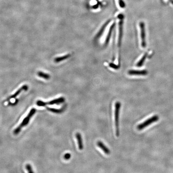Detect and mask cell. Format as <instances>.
Returning a JSON list of instances; mask_svg holds the SVG:
<instances>
[{
  "instance_id": "cell-1",
  "label": "cell",
  "mask_w": 173,
  "mask_h": 173,
  "mask_svg": "<svg viewBox=\"0 0 173 173\" xmlns=\"http://www.w3.org/2000/svg\"><path fill=\"white\" fill-rule=\"evenodd\" d=\"M36 111V110L35 108H32L31 109L27 117L24 119L21 123H20V125L14 130V134L17 135L18 133H19L22 127L27 125L29 123L31 118L35 113Z\"/></svg>"
},
{
  "instance_id": "cell-2",
  "label": "cell",
  "mask_w": 173,
  "mask_h": 173,
  "mask_svg": "<svg viewBox=\"0 0 173 173\" xmlns=\"http://www.w3.org/2000/svg\"><path fill=\"white\" fill-rule=\"evenodd\" d=\"M121 104L120 102L117 101L115 104V125L116 127V134L117 137L119 136V112Z\"/></svg>"
},
{
  "instance_id": "cell-3",
  "label": "cell",
  "mask_w": 173,
  "mask_h": 173,
  "mask_svg": "<svg viewBox=\"0 0 173 173\" xmlns=\"http://www.w3.org/2000/svg\"><path fill=\"white\" fill-rule=\"evenodd\" d=\"M65 101V99L63 97H61L59 98L55 99L49 102H44L41 100H38L37 102V105L39 107H45L47 105H53L54 104H59L63 103Z\"/></svg>"
},
{
  "instance_id": "cell-4",
  "label": "cell",
  "mask_w": 173,
  "mask_h": 173,
  "mask_svg": "<svg viewBox=\"0 0 173 173\" xmlns=\"http://www.w3.org/2000/svg\"><path fill=\"white\" fill-rule=\"evenodd\" d=\"M159 117L158 115H154L152 117H150L148 119L144 121L142 123L139 125L137 127V128L139 130H142L154 122L158 121V120H159Z\"/></svg>"
},
{
  "instance_id": "cell-5",
  "label": "cell",
  "mask_w": 173,
  "mask_h": 173,
  "mask_svg": "<svg viewBox=\"0 0 173 173\" xmlns=\"http://www.w3.org/2000/svg\"><path fill=\"white\" fill-rule=\"evenodd\" d=\"M118 18L119 19V34L118 38V46L120 47L121 45L122 40L123 30V19L124 16L122 14L118 15Z\"/></svg>"
},
{
  "instance_id": "cell-6",
  "label": "cell",
  "mask_w": 173,
  "mask_h": 173,
  "mask_svg": "<svg viewBox=\"0 0 173 173\" xmlns=\"http://www.w3.org/2000/svg\"><path fill=\"white\" fill-rule=\"evenodd\" d=\"M141 31V38L142 40V46L143 48H145L146 46V31L145 25L143 22H141L140 23Z\"/></svg>"
},
{
  "instance_id": "cell-7",
  "label": "cell",
  "mask_w": 173,
  "mask_h": 173,
  "mask_svg": "<svg viewBox=\"0 0 173 173\" xmlns=\"http://www.w3.org/2000/svg\"><path fill=\"white\" fill-rule=\"evenodd\" d=\"M148 72L146 70H130L129 71L128 73L130 76H146Z\"/></svg>"
},
{
  "instance_id": "cell-8",
  "label": "cell",
  "mask_w": 173,
  "mask_h": 173,
  "mask_svg": "<svg viewBox=\"0 0 173 173\" xmlns=\"http://www.w3.org/2000/svg\"><path fill=\"white\" fill-rule=\"evenodd\" d=\"M111 20H107V21L103 25V26L101 27L100 30L99 31L98 33H97V35H96L95 37V39L96 40H97V39H98L99 38H100V37L102 36V34H103V33L104 32V31H105V29L107 27V26L108 25V24L109 23V22H111Z\"/></svg>"
},
{
  "instance_id": "cell-9",
  "label": "cell",
  "mask_w": 173,
  "mask_h": 173,
  "mask_svg": "<svg viewBox=\"0 0 173 173\" xmlns=\"http://www.w3.org/2000/svg\"><path fill=\"white\" fill-rule=\"evenodd\" d=\"M97 145L98 146L101 148L105 154H106L107 155H109L110 154V150H109L108 148H107V147L105 146L104 144L102 142H100V141L98 142L97 143Z\"/></svg>"
},
{
  "instance_id": "cell-10",
  "label": "cell",
  "mask_w": 173,
  "mask_h": 173,
  "mask_svg": "<svg viewBox=\"0 0 173 173\" xmlns=\"http://www.w3.org/2000/svg\"><path fill=\"white\" fill-rule=\"evenodd\" d=\"M115 22H114V23H113V24L111 25V27H110V29H109V30L108 34H107V37H106L105 41V45H107L108 43H109V40H110V37H111V35L112 32L113 30L114 27L115 26Z\"/></svg>"
},
{
  "instance_id": "cell-11",
  "label": "cell",
  "mask_w": 173,
  "mask_h": 173,
  "mask_svg": "<svg viewBox=\"0 0 173 173\" xmlns=\"http://www.w3.org/2000/svg\"><path fill=\"white\" fill-rule=\"evenodd\" d=\"M76 138L77 140H78V144L79 148L80 150H82L84 148V146L83 144L82 139V135L80 133H76Z\"/></svg>"
},
{
  "instance_id": "cell-12",
  "label": "cell",
  "mask_w": 173,
  "mask_h": 173,
  "mask_svg": "<svg viewBox=\"0 0 173 173\" xmlns=\"http://www.w3.org/2000/svg\"><path fill=\"white\" fill-rule=\"evenodd\" d=\"M28 89V86H27V85H24V86H22L19 89H18L17 91L13 95H11L10 98V99H12V98H14L16 97L17 96V95H18L22 91H23V90L27 91Z\"/></svg>"
},
{
  "instance_id": "cell-13",
  "label": "cell",
  "mask_w": 173,
  "mask_h": 173,
  "mask_svg": "<svg viewBox=\"0 0 173 173\" xmlns=\"http://www.w3.org/2000/svg\"><path fill=\"white\" fill-rule=\"evenodd\" d=\"M148 53H145L144 55H143L142 58L139 61L138 63H137V67H142V66L144 64V62L145 61V60H146V57L147 56H148Z\"/></svg>"
},
{
  "instance_id": "cell-14",
  "label": "cell",
  "mask_w": 173,
  "mask_h": 173,
  "mask_svg": "<svg viewBox=\"0 0 173 173\" xmlns=\"http://www.w3.org/2000/svg\"><path fill=\"white\" fill-rule=\"evenodd\" d=\"M71 55L70 54H67V55H64V56L60 57H57L55 59V62L59 63L61 61H63V60H65L67 59L68 58H69L70 57Z\"/></svg>"
},
{
  "instance_id": "cell-15",
  "label": "cell",
  "mask_w": 173,
  "mask_h": 173,
  "mask_svg": "<svg viewBox=\"0 0 173 173\" xmlns=\"http://www.w3.org/2000/svg\"><path fill=\"white\" fill-rule=\"evenodd\" d=\"M38 76L43 78L45 79L46 80H48L50 78V76L48 74H47L46 73H44L42 72H39L38 73Z\"/></svg>"
},
{
  "instance_id": "cell-16",
  "label": "cell",
  "mask_w": 173,
  "mask_h": 173,
  "mask_svg": "<svg viewBox=\"0 0 173 173\" xmlns=\"http://www.w3.org/2000/svg\"><path fill=\"white\" fill-rule=\"evenodd\" d=\"M47 109L50 111L57 113H61L62 111V109H54V108H49V107H47Z\"/></svg>"
},
{
  "instance_id": "cell-17",
  "label": "cell",
  "mask_w": 173,
  "mask_h": 173,
  "mask_svg": "<svg viewBox=\"0 0 173 173\" xmlns=\"http://www.w3.org/2000/svg\"><path fill=\"white\" fill-rule=\"evenodd\" d=\"M26 168L27 169L28 172L30 173H33V169L32 168L30 164H27L26 166Z\"/></svg>"
},
{
  "instance_id": "cell-18",
  "label": "cell",
  "mask_w": 173,
  "mask_h": 173,
  "mask_svg": "<svg viewBox=\"0 0 173 173\" xmlns=\"http://www.w3.org/2000/svg\"><path fill=\"white\" fill-rule=\"evenodd\" d=\"M119 5L120 7L123 8L125 7V4L124 2L122 0H119Z\"/></svg>"
},
{
  "instance_id": "cell-19",
  "label": "cell",
  "mask_w": 173,
  "mask_h": 173,
  "mask_svg": "<svg viewBox=\"0 0 173 173\" xmlns=\"http://www.w3.org/2000/svg\"><path fill=\"white\" fill-rule=\"evenodd\" d=\"M109 66L111 67V68H112L114 69H117L119 68V67L117 66V65H116L115 64H113V63H111L109 65Z\"/></svg>"
},
{
  "instance_id": "cell-20",
  "label": "cell",
  "mask_w": 173,
  "mask_h": 173,
  "mask_svg": "<svg viewBox=\"0 0 173 173\" xmlns=\"http://www.w3.org/2000/svg\"><path fill=\"white\" fill-rule=\"evenodd\" d=\"M71 157V155L69 153H66L64 156V158L65 160H69L70 158Z\"/></svg>"
}]
</instances>
